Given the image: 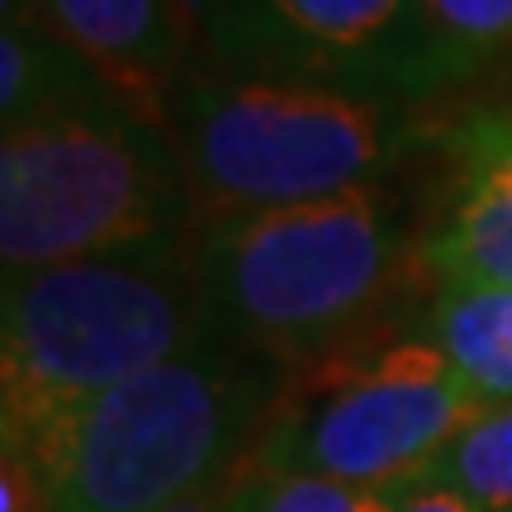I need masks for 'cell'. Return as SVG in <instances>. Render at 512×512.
<instances>
[{
  "mask_svg": "<svg viewBox=\"0 0 512 512\" xmlns=\"http://www.w3.org/2000/svg\"><path fill=\"white\" fill-rule=\"evenodd\" d=\"M200 204L166 124L128 105L38 119L0 138V266L48 271L190 242Z\"/></svg>",
  "mask_w": 512,
  "mask_h": 512,
  "instance_id": "5",
  "label": "cell"
},
{
  "mask_svg": "<svg viewBox=\"0 0 512 512\" xmlns=\"http://www.w3.org/2000/svg\"><path fill=\"white\" fill-rule=\"evenodd\" d=\"M5 19H34L91 62L128 110L166 124L200 48L195 0H10Z\"/></svg>",
  "mask_w": 512,
  "mask_h": 512,
  "instance_id": "8",
  "label": "cell"
},
{
  "mask_svg": "<svg viewBox=\"0 0 512 512\" xmlns=\"http://www.w3.org/2000/svg\"><path fill=\"white\" fill-rule=\"evenodd\" d=\"M124 105L100 81L91 62L72 53L62 38H53L34 19H5L0 34V124L24 128L38 119L86 114Z\"/></svg>",
  "mask_w": 512,
  "mask_h": 512,
  "instance_id": "11",
  "label": "cell"
},
{
  "mask_svg": "<svg viewBox=\"0 0 512 512\" xmlns=\"http://www.w3.org/2000/svg\"><path fill=\"white\" fill-rule=\"evenodd\" d=\"M261 484H266V465L252 456V460H242L238 470L219 475L214 484H204V489H195V494L176 498V503L162 508V512H256V503H261Z\"/></svg>",
  "mask_w": 512,
  "mask_h": 512,
  "instance_id": "15",
  "label": "cell"
},
{
  "mask_svg": "<svg viewBox=\"0 0 512 512\" xmlns=\"http://www.w3.org/2000/svg\"><path fill=\"white\" fill-rule=\"evenodd\" d=\"M489 413L422 332L290 370L256 460L356 489H403Z\"/></svg>",
  "mask_w": 512,
  "mask_h": 512,
  "instance_id": "6",
  "label": "cell"
},
{
  "mask_svg": "<svg viewBox=\"0 0 512 512\" xmlns=\"http://www.w3.org/2000/svg\"><path fill=\"white\" fill-rule=\"evenodd\" d=\"M418 479L446 484L484 512H512V408H489L470 422Z\"/></svg>",
  "mask_w": 512,
  "mask_h": 512,
  "instance_id": "13",
  "label": "cell"
},
{
  "mask_svg": "<svg viewBox=\"0 0 512 512\" xmlns=\"http://www.w3.org/2000/svg\"><path fill=\"white\" fill-rule=\"evenodd\" d=\"M399 489H356L323 475L299 470H266L256 512H394Z\"/></svg>",
  "mask_w": 512,
  "mask_h": 512,
  "instance_id": "14",
  "label": "cell"
},
{
  "mask_svg": "<svg viewBox=\"0 0 512 512\" xmlns=\"http://www.w3.org/2000/svg\"><path fill=\"white\" fill-rule=\"evenodd\" d=\"M446 200L422 228V266L441 280L512 290V114L484 110L446 138Z\"/></svg>",
  "mask_w": 512,
  "mask_h": 512,
  "instance_id": "9",
  "label": "cell"
},
{
  "mask_svg": "<svg viewBox=\"0 0 512 512\" xmlns=\"http://www.w3.org/2000/svg\"><path fill=\"white\" fill-rule=\"evenodd\" d=\"M422 238L389 185L219 214L195 228L209 328L285 370L361 347L422 266Z\"/></svg>",
  "mask_w": 512,
  "mask_h": 512,
  "instance_id": "1",
  "label": "cell"
},
{
  "mask_svg": "<svg viewBox=\"0 0 512 512\" xmlns=\"http://www.w3.org/2000/svg\"><path fill=\"white\" fill-rule=\"evenodd\" d=\"M394 512H484L475 508L465 494L446 489V484H427V479H413L399 489V508Z\"/></svg>",
  "mask_w": 512,
  "mask_h": 512,
  "instance_id": "16",
  "label": "cell"
},
{
  "mask_svg": "<svg viewBox=\"0 0 512 512\" xmlns=\"http://www.w3.org/2000/svg\"><path fill=\"white\" fill-rule=\"evenodd\" d=\"M427 95L460 86L512 53V0H418Z\"/></svg>",
  "mask_w": 512,
  "mask_h": 512,
  "instance_id": "12",
  "label": "cell"
},
{
  "mask_svg": "<svg viewBox=\"0 0 512 512\" xmlns=\"http://www.w3.org/2000/svg\"><path fill=\"white\" fill-rule=\"evenodd\" d=\"M209 332L195 238L5 275L0 441L34 456L76 408Z\"/></svg>",
  "mask_w": 512,
  "mask_h": 512,
  "instance_id": "3",
  "label": "cell"
},
{
  "mask_svg": "<svg viewBox=\"0 0 512 512\" xmlns=\"http://www.w3.org/2000/svg\"><path fill=\"white\" fill-rule=\"evenodd\" d=\"M422 337L451 361L484 408H512V290L479 280L432 285Z\"/></svg>",
  "mask_w": 512,
  "mask_h": 512,
  "instance_id": "10",
  "label": "cell"
},
{
  "mask_svg": "<svg viewBox=\"0 0 512 512\" xmlns=\"http://www.w3.org/2000/svg\"><path fill=\"white\" fill-rule=\"evenodd\" d=\"M195 15L228 72L427 100L418 0H195Z\"/></svg>",
  "mask_w": 512,
  "mask_h": 512,
  "instance_id": "7",
  "label": "cell"
},
{
  "mask_svg": "<svg viewBox=\"0 0 512 512\" xmlns=\"http://www.w3.org/2000/svg\"><path fill=\"white\" fill-rule=\"evenodd\" d=\"M166 133L200 219H219L384 185L413 147V114L394 95L223 67L171 95Z\"/></svg>",
  "mask_w": 512,
  "mask_h": 512,
  "instance_id": "4",
  "label": "cell"
},
{
  "mask_svg": "<svg viewBox=\"0 0 512 512\" xmlns=\"http://www.w3.org/2000/svg\"><path fill=\"white\" fill-rule=\"evenodd\" d=\"M290 370L204 332L76 408L34 456L53 512H162L256 456ZM15 456V451H5Z\"/></svg>",
  "mask_w": 512,
  "mask_h": 512,
  "instance_id": "2",
  "label": "cell"
}]
</instances>
